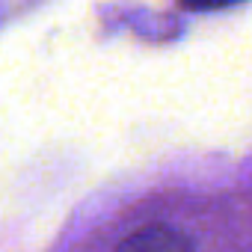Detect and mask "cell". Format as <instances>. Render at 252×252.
I'll return each instance as SVG.
<instances>
[{
  "mask_svg": "<svg viewBox=\"0 0 252 252\" xmlns=\"http://www.w3.org/2000/svg\"><path fill=\"white\" fill-rule=\"evenodd\" d=\"M116 252H193V243L178 228L152 222V225H143L134 234H128L116 246Z\"/></svg>",
  "mask_w": 252,
  "mask_h": 252,
  "instance_id": "1",
  "label": "cell"
},
{
  "mask_svg": "<svg viewBox=\"0 0 252 252\" xmlns=\"http://www.w3.org/2000/svg\"><path fill=\"white\" fill-rule=\"evenodd\" d=\"M178 3L190 12H211V9H225L231 3H240V0H178Z\"/></svg>",
  "mask_w": 252,
  "mask_h": 252,
  "instance_id": "2",
  "label": "cell"
}]
</instances>
